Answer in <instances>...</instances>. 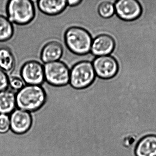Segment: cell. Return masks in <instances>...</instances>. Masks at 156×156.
<instances>
[{
    "label": "cell",
    "mask_w": 156,
    "mask_h": 156,
    "mask_svg": "<svg viewBox=\"0 0 156 156\" xmlns=\"http://www.w3.org/2000/svg\"><path fill=\"white\" fill-rule=\"evenodd\" d=\"M10 119L8 115L0 114V133H5L9 129Z\"/></svg>",
    "instance_id": "d6986e66"
},
{
    "label": "cell",
    "mask_w": 156,
    "mask_h": 156,
    "mask_svg": "<svg viewBox=\"0 0 156 156\" xmlns=\"http://www.w3.org/2000/svg\"><path fill=\"white\" fill-rule=\"evenodd\" d=\"M8 18L12 23L23 26L31 23L35 17V9L30 0H11L6 6Z\"/></svg>",
    "instance_id": "3957f363"
},
{
    "label": "cell",
    "mask_w": 156,
    "mask_h": 156,
    "mask_svg": "<svg viewBox=\"0 0 156 156\" xmlns=\"http://www.w3.org/2000/svg\"><path fill=\"white\" fill-rule=\"evenodd\" d=\"M9 86V76L5 72L0 69V92L7 90Z\"/></svg>",
    "instance_id": "ffe728a7"
},
{
    "label": "cell",
    "mask_w": 156,
    "mask_h": 156,
    "mask_svg": "<svg viewBox=\"0 0 156 156\" xmlns=\"http://www.w3.org/2000/svg\"><path fill=\"white\" fill-rule=\"evenodd\" d=\"M64 38L67 49L74 54L84 55L91 51L92 36L82 27L73 26L68 28L65 33Z\"/></svg>",
    "instance_id": "7a4b0ae2"
},
{
    "label": "cell",
    "mask_w": 156,
    "mask_h": 156,
    "mask_svg": "<svg viewBox=\"0 0 156 156\" xmlns=\"http://www.w3.org/2000/svg\"><path fill=\"white\" fill-rule=\"evenodd\" d=\"M9 86L14 90L19 91L25 86L21 78L17 76H9Z\"/></svg>",
    "instance_id": "ac0fdd59"
},
{
    "label": "cell",
    "mask_w": 156,
    "mask_h": 156,
    "mask_svg": "<svg viewBox=\"0 0 156 156\" xmlns=\"http://www.w3.org/2000/svg\"><path fill=\"white\" fill-rule=\"evenodd\" d=\"M115 12V6L111 2H103L98 7V13L100 16L105 19H108L112 17Z\"/></svg>",
    "instance_id": "e0dca14e"
},
{
    "label": "cell",
    "mask_w": 156,
    "mask_h": 156,
    "mask_svg": "<svg viewBox=\"0 0 156 156\" xmlns=\"http://www.w3.org/2000/svg\"><path fill=\"white\" fill-rule=\"evenodd\" d=\"M38 9L48 16H56L62 13L67 6L66 0H40L37 1Z\"/></svg>",
    "instance_id": "7c38bea8"
},
{
    "label": "cell",
    "mask_w": 156,
    "mask_h": 156,
    "mask_svg": "<svg viewBox=\"0 0 156 156\" xmlns=\"http://www.w3.org/2000/svg\"><path fill=\"white\" fill-rule=\"evenodd\" d=\"M15 65V57L12 51L7 47L0 48V69L8 74L14 70Z\"/></svg>",
    "instance_id": "9a60e30c"
},
{
    "label": "cell",
    "mask_w": 156,
    "mask_h": 156,
    "mask_svg": "<svg viewBox=\"0 0 156 156\" xmlns=\"http://www.w3.org/2000/svg\"><path fill=\"white\" fill-rule=\"evenodd\" d=\"M95 76L92 63L81 61L75 64L70 70L69 83L74 89H85L93 83Z\"/></svg>",
    "instance_id": "277c9868"
},
{
    "label": "cell",
    "mask_w": 156,
    "mask_h": 156,
    "mask_svg": "<svg viewBox=\"0 0 156 156\" xmlns=\"http://www.w3.org/2000/svg\"><path fill=\"white\" fill-rule=\"evenodd\" d=\"M135 153L136 156H156V135L142 138L136 146Z\"/></svg>",
    "instance_id": "4fadbf2b"
},
{
    "label": "cell",
    "mask_w": 156,
    "mask_h": 156,
    "mask_svg": "<svg viewBox=\"0 0 156 156\" xmlns=\"http://www.w3.org/2000/svg\"><path fill=\"white\" fill-rule=\"evenodd\" d=\"M16 105V95L12 91L5 90L0 92V114H9Z\"/></svg>",
    "instance_id": "5bb4252c"
},
{
    "label": "cell",
    "mask_w": 156,
    "mask_h": 156,
    "mask_svg": "<svg viewBox=\"0 0 156 156\" xmlns=\"http://www.w3.org/2000/svg\"><path fill=\"white\" fill-rule=\"evenodd\" d=\"M10 127L13 132L17 134H23L27 132L32 125V118L28 111L17 109L12 114Z\"/></svg>",
    "instance_id": "9c48e42d"
},
{
    "label": "cell",
    "mask_w": 156,
    "mask_h": 156,
    "mask_svg": "<svg viewBox=\"0 0 156 156\" xmlns=\"http://www.w3.org/2000/svg\"><path fill=\"white\" fill-rule=\"evenodd\" d=\"M83 2L82 1L77 0V1H67V6L74 7L79 5L80 3Z\"/></svg>",
    "instance_id": "44dd1931"
},
{
    "label": "cell",
    "mask_w": 156,
    "mask_h": 156,
    "mask_svg": "<svg viewBox=\"0 0 156 156\" xmlns=\"http://www.w3.org/2000/svg\"><path fill=\"white\" fill-rule=\"evenodd\" d=\"M115 46V41L111 36L102 34L93 40L91 51L96 56L108 55L114 51Z\"/></svg>",
    "instance_id": "30bf717a"
},
{
    "label": "cell",
    "mask_w": 156,
    "mask_h": 156,
    "mask_svg": "<svg viewBox=\"0 0 156 156\" xmlns=\"http://www.w3.org/2000/svg\"><path fill=\"white\" fill-rule=\"evenodd\" d=\"M96 75L102 79H110L116 75L118 71L116 60L110 55L98 56L93 63Z\"/></svg>",
    "instance_id": "52a82bcc"
},
{
    "label": "cell",
    "mask_w": 156,
    "mask_h": 156,
    "mask_svg": "<svg viewBox=\"0 0 156 156\" xmlns=\"http://www.w3.org/2000/svg\"><path fill=\"white\" fill-rule=\"evenodd\" d=\"M64 49L61 44L52 41L45 44L41 53V59L44 64L59 61L63 54Z\"/></svg>",
    "instance_id": "8fae6325"
},
{
    "label": "cell",
    "mask_w": 156,
    "mask_h": 156,
    "mask_svg": "<svg viewBox=\"0 0 156 156\" xmlns=\"http://www.w3.org/2000/svg\"><path fill=\"white\" fill-rule=\"evenodd\" d=\"M115 7L118 16L126 21L134 20L138 19L142 12L140 4L136 0L118 1Z\"/></svg>",
    "instance_id": "ba28073f"
},
{
    "label": "cell",
    "mask_w": 156,
    "mask_h": 156,
    "mask_svg": "<svg viewBox=\"0 0 156 156\" xmlns=\"http://www.w3.org/2000/svg\"><path fill=\"white\" fill-rule=\"evenodd\" d=\"M16 105L19 108L34 111L41 108L46 100V94L41 85H26L17 92Z\"/></svg>",
    "instance_id": "6da1fadb"
},
{
    "label": "cell",
    "mask_w": 156,
    "mask_h": 156,
    "mask_svg": "<svg viewBox=\"0 0 156 156\" xmlns=\"http://www.w3.org/2000/svg\"><path fill=\"white\" fill-rule=\"evenodd\" d=\"M20 75L27 85L41 86L45 81L43 66L39 62L34 60L26 62L22 66Z\"/></svg>",
    "instance_id": "8992f818"
},
{
    "label": "cell",
    "mask_w": 156,
    "mask_h": 156,
    "mask_svg": "<svg viewBox=\"0 0 156 156\" xmlns=\"http://www.w3.org/2000/svg\"><path fill=\"white\" fill-rule=\"evenodd\" d=\"M13 24L8 18L0 15V42L10 40L14 34Z\"/></svg>",
    "instance_id": "2e32d148"
},
{
    "label": "cell",
    "mask_w": 156,
    "mask_h": 156,
    "mask_svg": "<svg viewBox=\"0 0 156 156\" xmlns=\"http://www.w3.org/2000/svg\"><path fill=\"white\" fill-rule=\"evenodd\" d=\"M44 67V79L49 84L60 87L69 83L70 70L65 63L56 61L45 64Z\"/></svg>",
    "instance_id": "5b68a950"
}]
</instances>
